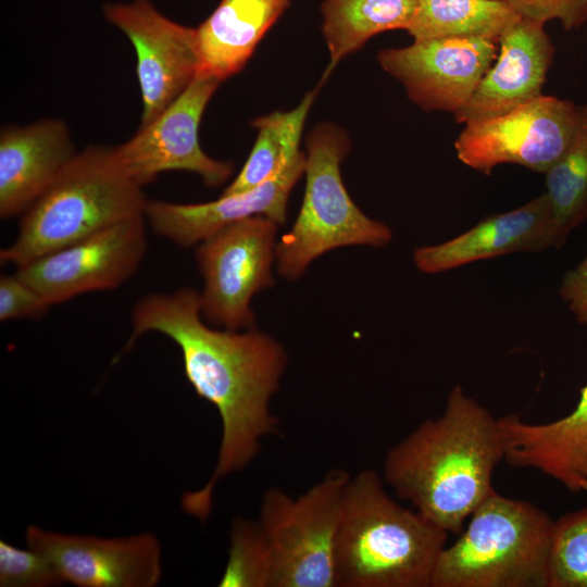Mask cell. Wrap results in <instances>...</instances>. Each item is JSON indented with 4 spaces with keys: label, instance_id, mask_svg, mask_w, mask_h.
<instances>
[{
    "label": "cell",
    "instance_id": "20",
    "mask_svg": "<svg viewBox=\"0 0 587 587\" xmlns=\"http://www.w3.org/2000/svg\"><path fill=\"white\" fill-rule=\"evenodd\" d=\"M290 0H221L197 28L199 72L220 80L237 74Z\"/></svg>",
    "mask_w": 587,
    "mask_h": 587
},
{
    "label": "cell",
    "instance_id": "14",
    "mask_svg": "<svg viewBox=\"0 0 587 587\" xmlns=\"http://www.w3.org/2000/svg\"><path fill=\"white\" fill-rule=\"evenodd\" d=\"M26 542L49 560L62 583L79 587H151L161 576V549L151 534L109 539L63 535L30 525Z\"/></svg>",
    "mask_w": 587,
    "mask_h": 587
},
{
    "label": "cell",
    "instance_id": "2",
    "mask_svg": "<svg viewBox=\"0 0 587 587\" xmlns=\"http://www.w3.org/2000/svg\"><path fill=\"white\" fill-rule=\"evenodd\" d=\"M503 459L498 419L457 385L441 415L424 421L387 451L382 477L430 522L460 534L496 491L492 474Z\"/></svg>",
    "mask_w": 587,
    "mask_h": 587
},
{
    "label": "cell",
    "instance_id": "27",
    "mask_svg": "<svg viewBox=\"0 0 587 587\" xmlns=\"http://www.w3.org/2000/svg\"><path fill=\"white\" fill-rule=\"evenodd\" d=\"M61 583L57 571L41 553L0 540L1 587H46Z\"/></svg>",
    "mask_w": 587,
    "mask_h": 587
},
{
    "label": "cell",
    "instance_id": "29",
    "mask_svg": "<svg viewBox=\"0 0 587 587\" xmlns=\"http://www.w3.org/2000/svg\"><path fill=\"white\" fill-rule=\"evenodd\" d=\"M521 17L547 23L559 21L565 30L587 22V0H504Z\"/></svg>",
    "mask_w": 587,
    "mask_h": 587
},
{
    "label": "cell",
    "instance_id": "13",
    "mask_svg": "<svg viewBox=\"0 0 587 587\" xmlns=\"http://www.w3.org/2000/svg\"><path fill=\"white\" fill-rule=\"evenodd\" d=\"M107 20L133 43L141 92V125L159 116L200 70L196 28L162 15L150 0L107 3Z\"/></svg>",
    "mask_w": 587,
    "mask_h": 587
},
{
    "label": "cell",
    "instance_id": "21",
    "mask_svg": "<svg viewBox=\"0 0 587 587\" xmlns=\"http://www.w3.org/2000/svg\"><path fill=\"white\" fill-rule=\"evenodd\" d=\"M416 0H324L322 32L329 52L324 78L349 54L377 34L407 30Z\"/></svg>",
    "mask_w": 587,
    "mask_h": 587
},
{
    "label": "cell",
    "instance_id": "9",
    "mask_svg": "<svg viewBox=\"0 0 587 587\" xmlns=\"http://www.w3.org/2000/svg\"><path fill=\"white\" fill-rule=\"evenodd\" d=\"M579 105L541 95L504 113L464 124L454 149L466 166L489 175L500 164L546 173L566 150Z\"/></svg>",
    "mask_w": 587,
    "mask_h": 587
},
{
    "label": "cell",
    "instance_id": "22",
    "mask_svg": "<svg viewBox=\"0 0 587 587\" xmlns=\"http://www.w3.org/2000/svg\"><path fill=\"white\" fill-rule=\"evenodd\" d=\"M521 16L504 0H416L405 32L414 40L500 36Z\"/></svg>",
    "mask_w": 587,
    "mask_h": 587
},
{
    "label": "cell",
    "instance_id": "8",
    "mask_svg": "<svg viewBox=\"0 0 587 587\" xmlns=\"http://www.w3.org/2000/svg\"><path fill=\"white\" fill-rule=\"evenodd\" d=\"M278 224L264 215L229 224L196 245L203 320L229 330L254 327L252 297L272 287Z\"/></svg>",
    "mask_w": 587,
    "mask_h": 587
},
{
    "label": "cell",
    "instance_id": "6",
    "mask_svg": "<svg viewBox=\"0 0 587 587\" xmlns=\"http://www.w3.org/2000/svg\"><path fill=\"white\" fill-rule=\"evenodd\" d=\"M350 148L345 132L330 123L317 125L307 138L305 188L291 229L276 243L278 274L296 280L309 264L333 249L366 245L384 247L390 228L366 216L352 201L340 174Z\"/></svg>",
    "mask_w": 587,
    "mask_h": 587
},
{
    "label": "cell",
    "instance_id": "5",
    "mask_svg": "<svg viewBox=\"0 0 587 587\" xmlns=\"http://www.w3.org/2000/svg\"><path fill=\"white\" fill-rule=\"evenodd\" d=\"M446 546L430 587H548L555 521L529 501L490 495Z\"/></svg>",
    "mask_w": 587,
    "mask_h": 587
},
{
    "label": "cell",
    "instance_id": "4",
    "mask_svg": "<svg viewBox=\"0 0 587 587\" xmlns=\"http://www.w3.org/2000/svg\"><path fill=\"white\" fill-rule=\"evenodd\" d=\"M143 187L121 166L114 148L76 152L48 189L22 214L1 264L20 268L110 225L145 214Z\"/></svg>",
    "mask_w": 587,
    "mask_h": 587
},
{
    "label": "cell",
    "instance_id": "1",
    "mask_svg": "<svg viewBox=\"0 0 587 587\" xmlns=\"http://www.w3.org/2000/svg\"><path fill=\"white\" fill-rule=\"evenodd\" d=\"M149 332L163 334L177 345L187 380L200 398L216 408L222 421L212 477L182 500L188 514L204 520L212 509L216 483L248 466L260 453L263 439L277 435L279 421L271 400L279 389L288 355L282 344L255 327L208 326L201 315L200 292L187 287L150 294L135 303L124 351Z\"/></svg>",
    "mask_w": 587,
    "mask_h": 587
},
{
    "label": "cell",
    "instance_id": "3",
    "mask_svg": "<svg viewBox=\"0 0 587 587\" xmlns=\"http://www.w3.org/2000/svg\"><path fill=\"white\" fill-rule=\"evenodd\" d=\"M375 470L350 476L334 550L335 587H430L449 533L395 501Z\"/></svg>",
    "mask_w": 587,
    "mask_h": 587
},
{
    "label": "cell",
    "instance_id": "25",
    "mask_svg": "<svg viewBox=\"0 0 587 587\" xmlns=\"http://www.w3.org/2000/svg\"><path fill=\"white\" fill-rule=\"evenodd\" d=\"M273 558L258 520L236 517L229 530L228 559L220 587H272Z\"/></svg>",
    "mask_w": 587,
    "mask_h": 587
},
{
    "label": "cell",
    "instance_id": "19",
    "mask_svg": "<svg viewBox=\"0 0 587 587\" xmlns=\"http://www.w3.org/2000/svg\"><path fill=\"white\" fill-rule=\"evenodd\" d=\"M498 423L508 464L538 470L572 492L587 491V384L573 411L559 420L532 424L510 414Z\"/></svg>",
    "mask_w": 587,
    "mask_h": 587
},
{
    "label": "cell",
    "instance_id": "26",
    "mask_svg": "<svg viewBox=\"0 0 587 587\" xmlns=\"http://www.w3.org/2000/svg\"><path fill=\"white\" fill-rule=\"evenodd\" d=\"M548 587H587V507L554 523Z\"/></svg>",
    "mask_w": 587,
    "mask_h": 587
},
{
    "label": "cell",
    "instance_id": "28",
    "mask_svg": "<svg viewBox=\"0 0 587 587\" xmlns=\"http://www.w3.org/2000/svg\"><path fill=\"white\" fill-rule=\"evenodd\" d=\"M50 304L16 273L0 277V321L40 319Z\"/></svg>",
    "mask_w": 587,
    "mask_h": 587
},
{
    "label": "cell",
    "instance_id": "23",
    "mask_svg": "<svg viewBox=\"0 0 587 587\" xmlns=\"http://www.w3.org/2000/svg\"><path fill=\"white\" fill-rule=\"evenodd\" d=\"M317 91H309L288 112L276 111L252 121L258 136L242 168L222 195L250 190L276 176L299 152L308 113Z\"/></svg>",
    "mask_w": 587,
    "mask_h": 587
},
{
    "label": "cell",
    "instance_id": "17",
    "mask_svg": "<svg viewBox=\"0 0 587 587\" xmlns=\"http://www.w3.org/2000/svg\"><path fill=\"white\" fill-rule=\"evenodd\" d=\"M555 247L553 224L545 193L527 203L488 216L467 232L445 242L417 248L414 262L427 274L514 252Z\"/></svg>",
    "mask_w": 587,
    "mask_h": 587
},
{
    "label": "cell",
    "instance_id": "7",
    "mask_svg": "<svg viewBox=\"0 0 587 587\" xmlns=\"http://www.w3.org/2000/svg\"><path fill=\"white\" fill-rule=\"evenodd\" d=\"M350 476L334 469L297 498L275 486L265 490L258 521L272 551V587H335L334 550Z\"/></svg>",
    "mask_w": 587,
    "mask_h": 587
},
{
    "label": "cell",
    "instance_id": "18",
    "mask_svg": "<svg viewBox=\"0 0 587 587\" xmlns=\"http://www.w3.org/2000/svg\"><path fill=\"white\" fill-rule=\"evenodd\" d=\"M66 124L45 118L0 134V217L23 214L75 155Z\"/></svg>",
    "mask_w": 587,
    "mask_h": 587
},
{
    "label": "cell",
    "instance_id": "15",
    "mask_svg": "<svg viewBox=\"0 0 587 587\" xmlns=\"http://www.w3.org/2000/svg\"><path fill=\"white\" fill-rule=\"evenodd\" d=\"M304 168L305 153L300 151L276 176L240 193L222 195L204 203L148 201L146 221L155 234L184 248L251 216L264 215L283 225L290 192Z\"/></svg>",
    "mask_w": 587,
    "mask_h": 587
},
{
    "label": "cell",
    "instance_id": "10",
    "mask_svg": "<svg viewBox=\"0 0 587 587\" xmlns=\"http://www.w3.org/2000/svg\"><path fill=\"white\" fill-rule=\"evenodd\" d=\"M221 83L209 73L198 72L159 116L114 148L121 166L134 182L143 187L166 171L196 173L208 187H217L230 177L234 165L209 157L198 136L202 114Z\"/></svg>",
    "mask_w": 587,
    "mask_h": 587
},
{
    "label": "cell",
    "instance_id": "24",
    "mask_svg": "<svg viewBox=\"0 0 587 587\" xmlns=\"http://www.w3.org/2000/svg\"><path fill=\"white\" fill-rule=\"evenodd\" d=\"M546 195L560 248L572 229L587 218V104L579 105L571 141L545 173Z\"/></svg>",
    "mask_w": 587,
    "mask_h": 587
},
{
    "label": "cell",
    "instance_id": "11",
    "mask_svg": "<svg viewBox=\"0 0 587 587\" xmlns=\"http://www.w3.org/2000/svg\"><path fill=\"white\" fill-rule=\"evenodd\" d=\"M145 214L110 225L16 268L50 304L83 294L111 290L128 280L148 248Z\"/></svg>",
    "mask_w": 587,
    "mask_h": 587
},
{
    "label": "cell",
    "instance_id": "30",
    "mask_svg": "<svg viewBox=\"0 0 587 587\" xmlns=\"http://www.w3.org/2000/svg\"><path fill=\"white\" fill-rule=\"evenodd\" d=\"M560 295L576 320L587 327V255L563 278Z\"/></svg>",
    "mask_w": 587,
    "mask_h": 587
},
{
    "label": "cell",
    "instance_id": "16",
    "mask_svg": "<svg viewBox=\"0 0 587 587\" xmlns=\"http://www.w3.org/2000/svg\"><path fill=\"white\" fill-rule=\"evenodd\" d=\"M545 25L520 17L500 36L494 62L470 101L453 114L458 123L495 116L542 95L555 52Z\"/></svg>",
    "mask_w": 587,
    "mask_h": 587
},
{
    "label": "cell",
    "instance_id": "12",
    "mask_svg": "<svg viewBox=\"0 0 587 587\" xmlns=\"http://www.w3.org/2000/svg\"><path fill=\"white\" fill-rule=\"evenodd\" d=\"M497 51L492 39L430 38L383 49L377 61L419 108L454 114L470 101Z\"/></svg>",
    "mask_w": 587,
    "mask_h": 587
}]
</instances>
